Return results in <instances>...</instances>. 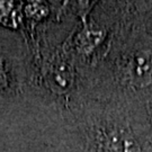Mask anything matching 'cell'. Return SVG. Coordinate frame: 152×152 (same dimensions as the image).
<instances>
[{
  "mask_svg": "<svg viewBox=\"0 0 152 152\" xmlns=\"http://www.w3.org/2000/svg\"><path fill=\"white\" fill-rule=\"evenodd\" d=\"M127 75L131 83L134 86L148 85L152 79V53L142 51L135 54L131 60Z\"/></svg>",
  "mask_w": 152,
  "mask_h": 152,
  "instance_id": "obj_1",
  "label": "cell"
}]
</instances>
